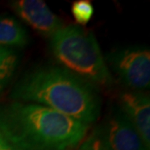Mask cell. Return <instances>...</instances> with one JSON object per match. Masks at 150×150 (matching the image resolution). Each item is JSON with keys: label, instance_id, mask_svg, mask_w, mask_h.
Returning a JSON list of instances; mask_svg holds the SVG:
<instances>
[{"label": "cell", "instance_id": "cell-1", "mask_svg": "<svg viewBox=\"0 0 150 150\" xmlns=\"http://www.w3.org/2000/svg\"><path fill=\"white\" fill-rule=\"evenodd\" d=\"M89 125L48 107L21 101L0 106V132L19 150H71Z\"/></svg>", "mask_w": 150, "mask_h": 150}, {"label": "cell", "instance_id": "cell-2", "mask_svg": "<svg viewBox=\"0 0 150 150\" xmlns=\"http://www.w3.org/2000/svg\"><path fill=\"white\" fill-rule=\"evenodd\" d=\"M14 101L48 107L89 125L100 113V98L92 84L64 67L38 68L14 87Z\"/></svg>", "mask_w": 150, "mask_h": 150}, {"label": "cell", "instance_id": "cell-3", "mask_svg": "<svg viewBox=\"0 0 150 150\" xmlns=\"http://www.w3.org/2000/svg\"><path fill=\"white\" fill-rule=\"evenodd\" d=\"M51 50L64 68L90 84L112 81L100 45L92 32L76 25H62L51 35Z\"/></svg>", "mask_w": 150, "mask_h": 150}, {"label": "cell", "instance_id": "cell-4", "mask_svg": "<svg viewBox=\"0 0 150 150\" xmlns=\"http://www.w3.org/2000/svg\"><path fill=\"white\" fill-rule=\"evenodd\" d=\"M109 62L117 76L134 91L150 84V52L147 48L129 47L117 50L109 57Z\"/></svg>", "mask_w": 150, "mask_h": 150}, {"label": "cell", "instance_id": "cell-5", "mask_svg": "<svg viewBox=\"0 0 150 150\" xmlns=\"http://www.w3.org/2000/svg\"><path fill=\"white\" fill-rule=\"evenodd\" d=\"M120 110L134 126L146 148H150V100L142 92H126L119 98Z\"/></svg>", "mask_w": 150, "mask_h": 150}, {"label": "cell", "instance_id": "cell-6", "mask_svg": "<svg viewBox=\"0 0 150 150\" xmlns=\"http://www.w3.org/2000/svg\"><path fill=\"white\" fill-rule=\"evenodd\" d=\"M13 10L36 30L49 34L62 26L61 19L53 13L44 1L40 0H18L11 3Z\"/></svg>", "mask_w": 150, "mask_h": 150}, {"label": "cell", "instance_id": "cell-7", "mask_svg": "<svg viewBox=\"0 0 150 150\" xmlns=\"http://www.w3.org/2000/svg\"><path fill=\"white\" fill-rule=\"evenodd\" d=\"M104 131L111 150H148L134 126L119 108L113 113Z\"/></svg>", "mask_w": 150, "mask_h": 150}, {"label": "cell", "instance_id": "cell-8", "mask_svg": "<svg viewBox=\"0 0 150 150\" xmlns=\"http://www.w3.org/2000/svg\"><path fill=\"white\" fill-rule=\"evenodd\" d=\"M28 33L15 18L0 16V46L22 48L28 44Z\"/></svg>", "mask_w": 150, "mask_h": 150}, {"label": "cell", "instance_id": "cell-9", "mask_svg": "<svg viewBox=\"0 0 150 150\" xmlns=\"http://www.w3.org/2000/svg\"><path fill=\"white\" fill-rule=\"evenodd\" d=\"M19 62L18 55L11 48L0 46V93L10 82Z\"/></svg>", "mask_w": 150, "mask_h": 150}, {"label": "cell", "instance_id": "cell-10", "mask_svg": "<svg viewBox=\"0 0 150 150\" xmlns=\"http://www.w3.org/2000/svg\"><path fill=\"white\" fill-rule=\"evenodd\" d=\"M79 150H111L103 128H96L82 140Z\"/></svg>", "mask_w": 150, "mask_h": 150}, {"label": "cell", "instance_id": "cell-11", "mask_svg": "<svg viewBox=\"0 0 150 150\" xmlns=\"http://www.w3.org/2000/svg\"><path fill=\"white\" fill-rule=\"evenodd\" d=\"M71 13L79 25H85L94 16V6L88 0H78L72 4Z\"/></svg>", "mask_w": 150, "mask_h": 150}, {"label": "cell", "instance_id": "cell-12", "mask_svg": "<svg viewBox=\"0 0 150 150\" xmlns=\"http://www.w3.org/2000/svg\"><path fill=\"white\" fill-rule=\"evenodd\" d=\"M0 150H19L17 147L8 142L6 137L0 132Z\"/></svg>", "mask_w": 150, "mask_h": 150}]
</instances>
